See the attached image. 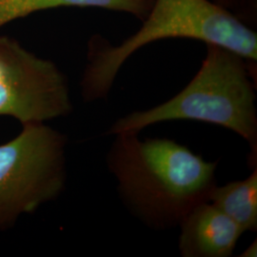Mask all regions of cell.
<instances>
[{
  "instance_id": "obj_7",
  "label": "cell",
  "mask_w": 257,
  "mask_h": 257,
  "mask_svg": "<svg viewBox=\"0 0 257 257\" xmlns=\"http://www.w3.org/2000/svg\"><path fill=\"white\" fill-rule=\"evenodd\" d=\"M154 3L155 0H0V28L34 13L61 7L110 10L143 21Z\"/></svg>"
},
{
  "instance_id": "obj_3",
  "label": "cell",
  "mask_w": 257,
  "mask_h": 257,
  "mask_svg": "<svg viewBox=\"0 0 257 257\" xmlns=\"http://www.w3.org/2000/svg\"><path fill=\"white\" fill-rule=\"evenodd\" d=\"M202 65L173 98L116 120L106 135L139 134L164 121L196 120L230 130L248 142V163L256 168V63L215 44H206Z\"/></svg>"
},
{
  "instance_id": "obj_2",
  "label": "cell",
  "mask_w": 257,
  "mask_h": 257,
  "mask_svg": "<svg viewBox=\"0 0 257 257\" xmlns=\"http://www.w3.org/2000/svg\"><path fill=\"white\" fill-rule=\"evenodd\" d=\"M141 22L138 32L117 46L99 35L91 37L80 82L84 101L107 99L128 57L158 40H201L224 47L249 62H257L256 32L211 0H155Z\"/></svg>"
},
{
  "instance_id": "obj_8",
  "label": "cell",
  "mask_w": 257,
  "mask_h": 257,
  "mask_svg": "<svg viewBox=\"0 0 257 257\" xmlns=\"http://www.w3.org/2000/svg\"><path fill=\"white\" fill-rule=\"evenodd\" d=\"M209 202L218 208L241 230H257V169L244 180L233 181L222 187L215 186Z\"/></svg>"
},
{
  "instance_id": "obj_6",
  "label": "cell",
  "mask_w": 257,
  "mask_h": 257,
  "mask_svg": "<svg viewBox=\"0 0 257 257\" xmlns=\"http://www.w3.org/2000/svg\"><path fill=\"white\" fill-rule=\"evenodd\" d=\"M183 257H229L244 231L209 201L200 203L179 224Z\"/></svg>"
},
{
  "instance_id": "obj_1",
  "label": "cell",
  "mask_w": 257,
  "mask_h": 257,
  "mask_svg": "<svg viewBox=\"0 0 257 257\" xmlns=\"http://www.w3.org/2000/svg\"><path fill=\"white\" fill-rule=\"evenodd\" d=\"M138 135H114L107 155L120 198L150 229L177 227L195 206L209 201L217 185V162L206 161L174 140Z\"/></svg>"
},
{
  "instance_id": "obj_10",
  "label": "cell",
  "mask_w": 257,
  "mask_h": 257,
  "mask_svg": "<svg viewBox=\"0 0 257 257\" xmlns=\"http://www.w3.org/2000/svg\"><path fill=\"white\" fill-rule=\"evenodd\" d=\"M257 256V241L256 239L246 248L240 257H256Z\"/></svg>"
},
{
  "instance_id": "obj_4",
  "label": "cell",
  "mask_w": 257,
  "mask_h": 257,
  "mask_svg": "<svg viewBox=\"0 0 257 257\" xmlns=\"http://www.w3.org/2000/svg\"><path fill=\"white\" fill-rule=\"evenodd\" d=\"M22 126L0 145V231L58 198L66 187L67 137L45 123Z\"/></svg>"
},
{
  "instance_id": "obj_9",
  "label": "cell",
  "mask_w": 257,
  "mask_h": 257,
  "mask_svg": "<svg viewBox=\"0 0 257 257\" xmlns=\"http://www.w3.org/2000/svg\"><path fill=\"white\" fill-rule=\"evenodd\" d=\"M249 27H256L257 0H211Z\"/></svg>"
},
{
  "instance_id": "obj_5",
  "label": "cell",
  "mask_w": 257,
  "mask_h": 257,
  "mask_svg": "<svg viewBox=\"0 0 257 257\" xmlns=\"http://www.w3.org/2000/svg\"><path fill=\"white\" fill-rule=\"evenodd\" d=\"M74 109L67 78L56 65L18 40L0 37V116L24 125L69 115Z\"/></svg>"
}]
</instances>
